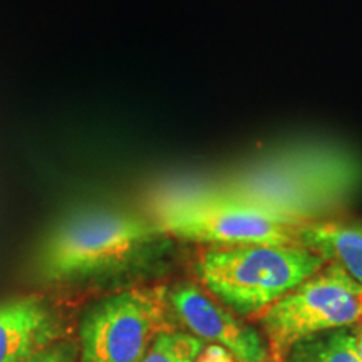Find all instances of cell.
<instances>
[{"instance_id": "1", "label": "cell", "mask_w": 362, "mask_h": 362, "mask_svg": "<svg viewBox=\"0 0 362 362\" xmlns=\"http://www.w3.org/2000/svg\"><path fill=\"white\" fill-rule=\"evenodd\" d=\"M325 262L298 245L210 247L197 260L202 287L232 314L259 319Z\"/></svg>"}, {"instance_id": "2", "label": "cell", "mask_w": 362, "mask_h": 362, "mask_svg": "<svg viewBox=\"0 0 362 362\" xmlns=\"http://www.w3.org/2000/svg\"><path fill=\"white\" fill-rule=\"evenodd\" d=\"M165 235L138 216L116 210L71 215L45 240L39 270L51 282L78 280L123 269L149 243Z\"/></svg>"}, {"instance_id": "3", "label": "cell", "mask_w": 362, "mask_h": 362, "mask_svg": "<svg viewBox=\"0 0 362 362\" xmlns=\"http://www.w3.org/2000/svg\"><path fill=\"white\" fill-rule=\"evenodd\" d=\"M272 357L285 362L296 344L351 329L362 320V285L334 264L320 267L259 319Z\"/></svg>"}, {"instance_id": "4", "label": "cell", "mask_w": 362, "mask_h": 362, "mask_svg": "<svg viewBox=\"0 0 362 362\" xmlns=\"http://www.w3.org/2000/svg\"><path fill=\"white\" fill-rule=\"evenodd\" d=\"M302 221L235 194H221L173 205L158 226L165 235L211 247L297 245Z\"/></svg>"}, {"instance_id": "5", "label": "cell", "mask_w": 362, "mask_h": 362, "mask_svg": "<svg viewBox=\"0 0 362 362\" xmlns=\"http://www.w3.org/2000/svg\"><path fill=\"white\" fill-rule=\"evenodd\" d=\"M168 288L134 287L117 292L84 315L83 362H139L161 334L173 332Z\"/></svg>"}, {"instance_id": "6", "label": "cell", "mask_w": 362, "mask_h": 362, "mask_svg": "<svg viewBox=\"0 0 362 362\" xmlns=\"http://www.w3.org/2000/svg\"><path fill=\"white\" fill-rule=\"evenodd\" d=\"M168 300L173 314L194 337L225 347L237 362H265L269 357V347L257 329L238 320L203 287L178 284L168 288Z\"/></svg>"}, {"instance_id": "7", "label": "cell", "mask_w": 362, "mask_h": 362, "mask_svg": "<svg viewBox=\"0 0 362 362\" xmlns=\"http://www.w3.org/2000/svg\"><path fill=\"white\" fill-rule=\"evenodd\" d=\"M57 325L37 298L0 304V362H25L57 339Z\"/></svg>"}, {"instance_id": "8", "label": "cell", "mask_w": 362, "mask_h": 362, "mask_svg": "<svg viewBox=\"0 0 362 362\" xmlns=\"http://www.w3.org/2000/svg\"><path fill=\"white\" fill-rule=\"evenodd\" d=\"M297 245L334 264L362 285V218H309L297 226Z\"/></svg>"}, {"instance_id": "9", "label": "cell", "mask_w": 362, "mask_h": 362, "mask_svg": "<svg viewBox=\"0 0 362 362\" xmlns=\"http://www.w3.org/2000/svg\"><path fill=\"white\" fill-rule=\"evenodd\" d=\"M285 362H359V359L352 351L349 329H341L296 344Z\"/></svg>"}, {"instance_id": "10", "label": "cell", "mask_w": 362, "mask_h": 362, "mask_svg": "<svg viewBox=\"0 0 362 362\" xmlns=\"http://www.w3.org/2000/svg\"><path fill=\"white\" fill-rule=\"evenodd\" d=\"M205 342L183 332L161 334L139 362H189L197 359Z\"/></svg>"}, {"instance_id": "11", "label": "cell", "mask_w": 362, "mask_h": 362, "mask_svg": "<svg viewBox=\"0 0 362 362\" xmlns=\"http://www.w3.org/2000/svg\"><path fill=\"white\" fill-rule=\"evenodd\" d=\"M78 349L72 344H54L25 362H76Z\"/></svg>"}, {"instance_id": "12", "label": "cell", "mask_w": 362, "mask_h": 362, "mask_svg": "<svg viewBox=\"0 0 362 362\" xmlns=\"http://www.w3.org/2000/svg\"><path fill=\"white\" fill-rule=\"evenodd\" d=\"M194 362H237L232 352L225 347L218 346V344H205L202 351L198 352Z\"/></svg>"}, {"instance_id": "13", "label": "cell", "mask_w": 362, "mask_h": 362, "mask_svg": "<svg viewBox=\"0 0 362 362\" xmlns=\"http://www.w3.org/2000/svg\"><path fill=\"white\" fill-rule=\"evenodd\" d=\"M349 334H351V344H352V351H354V354L359 362H362V320L359 324L352 325L349 329Z\"/></svg>"}, {"instance_id": "14", "label": "cell", "mask_w": 362, "mask_h": 362, "mask_svg": "<svg viewBox=\"0 0 362 362\" xmlns=\"http://www.w3.org/2000/svg\"><path fill=\"white\" fill-rule=\"evenodd\" d=\"M265 362H282V361H277V359H275V357H272L270 352H269V357H267Z\"/></svg>"}, {"instance_id": "15", "label": "cell", "mask_w": 362, "mask_h": 362, "mask_svg": "<svg viewBox=\"0 0 362 362\" xmlns=\"http://www.w3.org/2000/svg\"><path fill=\"white\" fill-rule=\"evenodd\" d=\"M189 362H194V361H189Z\"/></svg>"}]
</instances>
